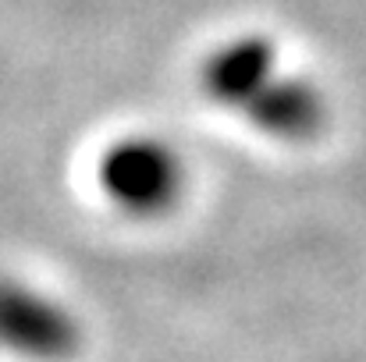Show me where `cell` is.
Listing matches in <instances>:
<instances>
[{"mask_svg":"<svg viewBox=\"0 0 366 362\" xmlns=\"http://www.w3.org/2000/svg\"><path fill=\"white\" fill-rule=\"evenodd\" d=\"M100 185L128 213H160L182 188V167L167 146L153 139H124L107 149Z\"/></svg>","mask_w":366,"mask_h":362,"instance_id":"1","label":"cell"},{"mask_svg":"<svg viewBox=\"0 0 366 362\" xmlns=\"http://www.w3.org/2000/svg\"><path fill=\"white\" fill-rule=\"evenodd\" d=\"M4 338L32 359H61L75 348L71 320L32 291L11 288L4 298Z\"/></svg>","mask_w":366,"mask_h":362,"instance_id":"2","label":"cell"},{"mask_svg":"<svg viewBox=\"0 0 366 362\" xmlns=\"http://www.w3.org/2000/svg\"><path fill=\"white\" fill-rule=\"evenodd\" d=\"M270 68H274V50L259 36H245L232 46H221L203 71V86L217 104L249 107L267 86H270Z\"/></svg>","mask_w":366,"mask_h":362,"instance_id":"3","label":"cell"},{"mask_svg":"<svg viewBox=\"0 0 366 362\" xmlns=\"http://www.w3.org/2000/svg\"><path fill=\"white\" fill-rule=\"evenodd\" d=\"M245 114L256 121L259 131L267 135H277V139H306L317 131V124L324 118V107H320V96L295 82V79H285V82H270L249 107Z\"/></svg>","mask_w":366,"mask_h":362,"instance_id":"4","label":"cell"}]
</instances>
